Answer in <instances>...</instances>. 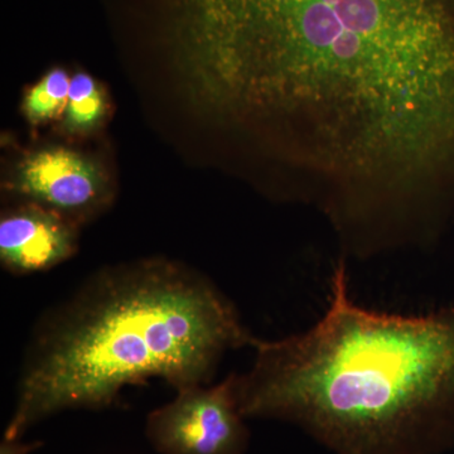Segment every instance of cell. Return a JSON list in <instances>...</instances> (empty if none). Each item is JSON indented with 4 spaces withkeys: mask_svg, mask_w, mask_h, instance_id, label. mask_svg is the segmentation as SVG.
<instances>
[{
    "mask_svg": "<svg viewBox=\"0 0 454 454\" xmlns=\"http://www.w3.org/2000/svg\"><path fill=\"white\" fill-rule=\"evenodd\" d=\"M188 92L339 225L404 219L454 164V0H178Z\"/></svg>",
    "mask_w": 454,
    "mask_h": 454,
    "instance_id": "cell-1",
    "label": "cell"
},
{
    "mask_svg": "<svg viewBox=\"0 0 454 454\" xmlns=\"http://www.w3.org/2000/svg\"><path fill=\"white\" fill-rule=\"evenodd\" d=\"M234 373L245 419L303 430L333 454H441L454 446V307L428 315L358 306L340 259L325 315L304 333L254 337Z\"/></svg>",
    "mask_w": 454,
    "mask_h": 454,
    "instance_id": "cell-2",
    "label": "cell"
},
{
    "mask_svg": "<svg viewBox=\"0 0 454 454\" xmlns=\"http://www.w3.org/2000/svg\"><path fill=\"white\" fill-rule=\"evenodd\" d=\"M235 304L205 274L166 258L101 269L35 325L4 438L64 411H101L160 379L210 385L230 349L252 345Z\"/></svg>",
    "mask_w": 454,
    "mask_h": 454,
    "instance_id": "cell-3",
    "label": "cell"
},
{
    "mask_svg": "<svg viewBox=\"0 0 454 454\" xmlns=\"http://www.w3.org/2000/svg\"><path fill=\"white\" fill-rule=\"evenodd\" d=\"M245 420L231 373L220 384L178 390L148 415L145 434L162 454H245L250 439Z\"/></svg>",
    "mask_w": 454,
    "mask_h": 454,
    "instance_id": "cell-4",
    "label": "cell"
},
{
    "mask_svg": "<svg viewBox=\"0 0 454 454\" xmlns=\"http://www.w3.org/2000/svg\"><path fill=\"white\" fill-rule=\"evenodd\" d=\"M5 190L23 201L59 212L76 223L106 210L113 201L112 179L91 155L64 145L27 153L14 167Z\"/></svg>",
    "mask_w": 454,
    "mask_h": 454,
    "instance_id": "cell-5",
    "label": "cell"
},
{
    "mask_svg": "<svg viewBox=\"0 0 454 454\" xmlns=\"http://www.w3.org/2000/svg\"><path fill=\"white\" fill-rule=\"evenodd\" d=\"M79 223L38 203L23 201L3 212L0 262L13 276L43 273L73 258Z\"/></svg>",
    "mask_w": 454,
    "mask_h": 454,
    "instance_id": "cell-6",
    "label": "cell"
},
{
    "mask_svg": "<svg viewBox=\"0 0 454 454\" xmlns=\"http://www.w3.org/2000/svg\"><path fill=\"white\" fill-rule=\"evenodd\" d=\"M107 110L109 101L103 86L91 74H74L71 77L61 129L68 136H86L103 124Z\"/></svg>",
    "mask_w": 454,
    "mask_h": 454,
    "instance_id": "cell-7",
    "label": "cell"
},
{
    "mask_svg": "<svg viewBox=\"0 0 454 454\" xmlns=\"http://www.w3.org/2000/svg\"><path fill=\"white\" fill-rule=\"evenodd\" d=\"M71 77L61 67L51 68L49 73L27 90L22 110L32 127L57 121L64 115L67 106Z\"/></svg>",
    "mask_w": 454,
    "mask_h": 454,
    "instance_id": "cell-8",
    "label": "cell"
},
{
    "mask_svg": "<svg viewBox=\"0 0 454 454\" xmlns=\"http://www.w3.org/2000/svg\"><path fill=\"white\" fill-rule=\"evenodd\" d=\"M41 446L40 442L22 443L20 439L3 438L2 443H0V454H29Z\"/></svg>",
    "mask_w": 454,
    "mask_h": 454,
    "instance_id": "cell-9",
    "label": "cell"
}]
</instances>
